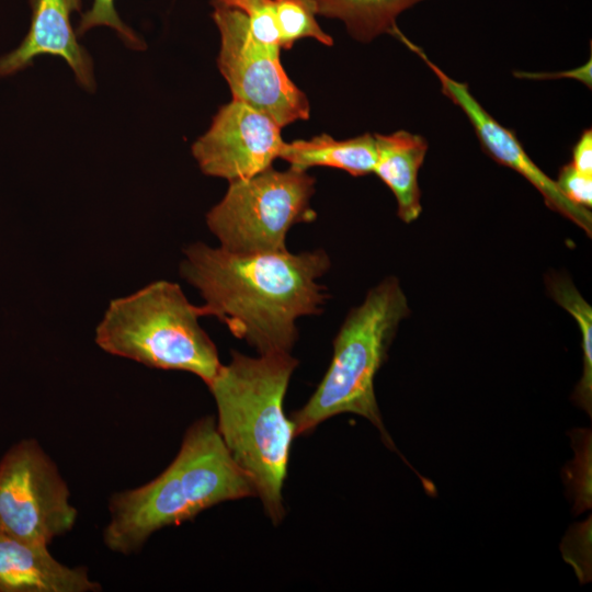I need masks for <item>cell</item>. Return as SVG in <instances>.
I'll use <instances>...</instances> for the list:
<instances>
[{
  "instance_id": "16",
  "label": "cell",
  "mask_w": 592,
  "mask_h": 592,
  "mask_svg": "<svg viewBox=\"0 0 592 592\" xmlns=\"http://www.w3.org/2000/svg\"><path fill=\"white\" fill-rule=\"evenodd\" d=\"M553 299L577 321L581 332L583 373L573 392V401L591 417L592 412V308L570 278L559 274L546 277Z\"/></svg>"
},
{
  "instance_id": "3",
  "label": "cell",
  "mask_w": 592,
  "mask_h": 592,
  "mask_svg": "<svg viewBox=\"0 0 592 592\" xmlns=\"http://www.w3.org/2000/svg\"><path fill=\"white\" fill-rule=\"evenodd\" d=\"M255 496L212 417L186 431L172 463L153 480L110 500V523L103 539L113 551L128 555L160 528L179 525L220 502Z\"/></svg>"
},
{
  "instance_id": "1",
  "label": "cell",
  "mask_w": 592,
  "mask_h": 592,
  "mask_svg": "<svg viewBox=\"0 0 592 592\" xmlns=\"http://www.w3.org/2000/svg\"><path fill=\"white\" fill-rule=\"evenodd\" d=\"M329 267L323 250L235 253L195 242L184 250L180 272L200 292L206 316L270 354L289 353L297 319L322 311L329 295L317 280Z\"/></svg>"
},
{
  "instance_id": "15",
  "label": "cell",
  "mask_w": 592,
  "mask_h": 592,
  "mask_svg": "<svg viewBox=\"0 0 592 592\" xmlns=\"http://www.w3.org/2000/svg\"><path fill=\"white\" fill-rule=\"evenodd\" d=\"M315 14L341 20L360 42L394 34L397 16L423 0H310Z\"/></svg>"
},
{
  "instance_id": "8",
  "label": "cell",
  "mask_w": 592,
  "mask_h": 592,
  "mask_svg": "<svg viewBox=\"0 0 592 592\" xmlns=\"http://www.w3.org/2000/svg\"><path fill=\"white\" fill-rule=\"evenodd\" d=\"M212 5V16L220 34L217 65L232 99L265 113L281 127L307 119L308 100L284 71L280 49L254 37L241 10L213 0Z\"/></svg>"
},
{
  "instance_id": "10",
  "label": "cell",
  "mask_w": 592,
  "mask_h": 592,
  "mask_svg": "<svg viewBox=\"0 0 592 592\" xmlns=\"http://www.w3.org/2000/svg\"><path fill=\"white\" fill-rule=\"evenodd\" d=\"M397 38L414 52L433 71L441 83L442 93L459 106L468 117L483 150L498 163L524 177L537 189L550 209L561 214L591 236V212L565 197L556 181L551 180L528 157L515 134L498 123L473 96L467 83L447 76L429 59L421 47L410 42L401 32L398 33Z\"/></svg>"
},
{
  "instance_id": "21",
  "label": "cell",
  "mask_w": 592,
  "mask_h": 592,
  "mask_svg": "<svg viewBox=\"0 0 592 592\" xmlns=\"http://www.w3.org/2000/svg\"><path fill=\"white\" fill-rule=\"evenodd\" d=\"M570 163L581 173L592 175V130L585 129L572 149Z\"/></svg>"
},
{
  "instance_id": "7",
  "label": "cell",
  "mask_w": 592,
  "mask_h": 592,
  "mask_svg": "<svg viewBox=\"0 0 592 592\" xmlns=\"http://www.w3.org/2000/svg\"><path fill=\"white\" fill-rule=\"evenodd\" d=\"M69 496L39 444L32 439L18 442L0 459V533L48 546L76 523Z\"/></svg>"
},
{
  "instance_id": "20",
  "label": "cell",
  "mask_w": 592,
  "mask_h": 592,
  "mask_svg": "<svg viewBox=\"0 0 592 592\" xmlns=\"http://www.w3.org/2000/svg\"><path fill=\"white\" fill-rule=\"evenodd\" d=\"M556 183L565 197L572 203L585 208L592 206V175L579 172L569 162L560 169Z\"/></svg>"
},
{
  "instance_id": "6",
  "label": "cell",
  "mask_w": 592,
  "mask_h": 592,
  "mask_svg": "<svg viewBox=\"0 0 592 592\" xmlns=\"http://www.w3.org/2000/svg\"><path fill=\"white\" fill-rule=\"evenodd\" d=\"M315 179L306 170L272 167L244 180L232 181L223 200L206 215L220 248L235 253L286 251L288 230L311 223Z\"/></svg>"
},
{
  "instance_id": "2",
  "label": "cell",
  "mask_w": 592,
  "mask_h": 592,
  "mask_svg": "<svg viewBox=\"0 0 592 592\" xmlns=\"http://www.w3.org/2000/svg\"><path fill=\"white\" fill-rule=\"evenodd\" d=\"M297 360L289 353L251 357L231 351L207 386L217 407V430L274 524L284 516L282 489L296 435L283 409Z\"/></svg>"
},
{
  "instance_id": "5",
  "label": "cell",
  "mask_w": 592,
  "mask_h": 592,
  "mask_svg": "<svg viewBox=\"0 0 592 592\" xmlns=\"http://www.w3.org/2000/svg\"><path fill=\"white\" fill-rule=\"evenodd\" d=\"M205 316L203 306L191 304L177 283L157 281L113 299L95 329V342L112 355L192 373L208 386L221 363L200 326Z\"/></svg>"
},
{
  "instance_id": "17",
  "label": "cell",
  "mask_w": 592,
  "mask_h": 592,
  "mask_svg": "<svg viewBox=\"0 0 592 592\" xmlns=\"http://www.w3.org/2000/svg\"><path fill=\"white\" fill-rule=\"evenodd\" d=\"M273 9L281 48L289 49L296 41L305 37L328 46L333 44L332 37L318 25L310 0H273Z\"/></svg>"
},
{
  "instance_id": "12",
  "label": "cell",
  "mask_w": 592,
  "mask_h": 592,
  "mask_svg": "<svg viewBox=\"0 0 592 592\" xmlns=\"http://www.w3.org/2000/svg\"><path fill=\"white\" fill-rule=\"evenodd\" d=\"M102 588L82 567L57 561L48 546L0 533V592H95Z\"/></svg>"
},
{
  "instance_id": "4",
  "label": "cell",
  "mask_w": 592,
  "mask_h": 592,
  "mask_svg": "<svg viewBox=\"0 0 592 592\" xmlns=\"http://www.w3.org/2000/svg\"><path fill=\"white\" fill-rule=\"evenodd\" d=\"M410 315L407 297L396 277L371 288L360 306L350 310L333 340L331 363L309 400L292 413L296 435L341 413L371 421L389 448L388 435L375 396V377L401 320Z\"/></svg>"
},
{
  "instance_id": "13",
  "label": "cell",
  "mask_w": 592,
  "mask_h": 592,
  "mask_svg": "<svg viewBox=\"0 0 592 592\" xmlns=\"http://www.w3.org/2000/svg\"><path fill=\"white\" fill-rule=\"evenodd\" d=\"M376 144L375 173L392 192L399 218L409 224L422 212L418 173L428 150L426 140L407 130L390 135H374Z\"/></svg>"
},
{
  "instance_id": "11",
  "label": "cell",
  "mask_w": 592,
  "mask_h": 592,
  "mask_svg": "<svg viewBox=\"0 0 592 592\" xmlns=\"http://www.w3.org/2000/svg\"><path fill=\"white\" fill-rule=\"evenodd\" d=\"M31 23L21 44L0 57V78L15 75L35 58L50 55L62 58L79 86L89 92L95 89L93 61L78 42L71 14L80 11L81 0H29Z\"/></svg>"
},
{
  "instance_id": "18",
  "label": "cell",
  "mask_w": 592,
  "mask_h": 592,
  "mask_svg": "<svg viewBox=\"0 0 592 592\" xmlns=\"http://www.w3.org/2000/svg\"><path fill=\"white\" fill-rule=\"evenodd\" d=\"M98 26L113 29L119 39L130 49H146V43L119 18L114 5V0H92L90 9L84 11L80 16L76 29L77 36H82L91 29Z\"/></svg>"
},
{
  "instance_id": "9",
  "label": "cell",
  "mask_w": 592,
  "mask_h": 592,
  "mask_svg": "<svg viewBox=\"0 0 592 592\" xmlns=\"http://www.w3.org/2000/svg\"><path fill=\"white\" fill-rule=\"evenodd\" d=\"M281 126L244 102L223 105L208 130L192 146L203 173L229 182L251 178L272 167L284 146Z\"/></svg>"
},
{
  "instance_id": "14",
  "label": "cell",
  "mask_w": 592,
  "mask_h": 592,
  "mask_svg": "<svg viewBox=\"0 0 592 592\" xmlns=\"http://www.w3.org/2000/svg\"><path fill=\"white\" fill-rule=\"evenodd\" d=\"M280 158L289 162L291 167L301 170L331 167L354 177L366 175L373 173L376 163L375 137L364 134L337 140L322 134L309 140L285 143Z\"/></svg>"
},
{
  "instance_id": "19",
  "label": "cell",
  "mask_w": 592,
  "mask_h": 592,
  "mask_svg": "<svg viewBox=\"0 0 592 592\" xmlns=\"http://www.w3.org/2000/svg\"><path fill=\"white\" fill-rule=\"evenodd\" d=\"M241 10L249 20L254 37L269 47L281 49L273 0H213Z\"/></svg>"
}]
</instances>
